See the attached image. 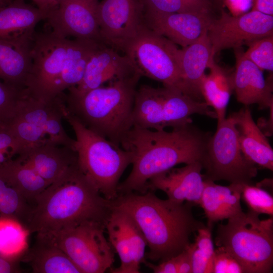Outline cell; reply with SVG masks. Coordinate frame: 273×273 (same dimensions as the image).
I'll return each mask as SVG.
<instances>
[{"mask_svg":"<svg viewBox=\"0 0 273 273\" xmlns=\"http://www.w3.org/2000/svg\"><path fill=\"white\" fill-rule=\"evenodd\" d=\"M204 181L199 205L207 218V226L212 229L215 222L228 219L243 211L240 200L244 184L231 183L224 186L206 178Z\"/></svg>","mask_w":273,"mask_h":273,"instance_id":"obj_24","label":"cell"},{"mask_svg":"<svg viewBox=\"0 0 273 273\" xmlns=\"http://www.w3.org/2000/svg\"><path fill=\"white\" fill-rule=\"evenodd\" d=\"M112 206V201L99 193L78 164L39 196L26 227L30 233L45 235L87 222L106 226Z\"/></svg>","mask_w":273,"mask_h":273,"instance_id":"obj_2","label":"cell"},{"mask_svg":"<svg viewBox=\"0 0 273 273\" xmlns=\"http://www.w3.org/2000/svg\"><path fill=\"white\" fill-rule=\"evenodd\" d=\"M143 263L154 273H178L176 256L161 261L158 265L151 263L146 260Z\"/></svg>","mask_w":273,"mask_h":273,"instance_id":"obj_40","label":"cell"},{"mask_svg":"<svg viewBox=\"0 0 273 273\" xmlns=\"http://www.w3.org/2000/svg\"><path fill=\"white\" fill-rule=\"evenodd\" d=\"M122 52L128 57L142 76L161 82L163 86L184 93L180 49L168 38L146 27L125 46Z\"/></svg>","mask_w":273,"mask_h":273,"instance_id":"obj_10","label":"cell"},{"mask_svg":"<svg viewBox=\"0 0 273 273\" xmlns=\"http://www.w3.org/2000/svg\"><path fill=\"white\" fill-rule=\"evenodd\" d=\"M213 273H245L239 261L222 247L214 250Z\"/></svg>","mask_w":273,"mask_h":273,"instance_id":"obj_39","label":"cell"},{"mask_svg":"<svg viewBox=\"0 0 273 273\" xmlns=\"http://www.w3.org/2000/svg\"><path fill=\"white\" fill-rule=\"evenodd\" d=\"M141 77L137 73L82 94L67 90L65 108L86 128L120 147L123 137L133 126L134 97Z\"/></svg>","mask_w":273,"mask_h":273,"instance_id":"obj_4","label":"cell"},{"mask_svg":"<svg viewBox=\"0 0 273 273\" xmlns=\"http://www.w3.org/2000/svg\"><path fill=\"white\" fill-rule=\"evenodd\" d=\"M241 264L245 273H270L273 266L272 216L243 211L219 224L215 240Z\"/></svg>","mask_w":273,"mask_h":273,"instance_id":"obj_6","label":"cell"},{"mask_svg":"<svg viewBox=\"0 0 273 273\" xmlns=\"http://www.w3.org/2000/svg\"><path fill=\"white\" fill-rule=\"evenodd\" d=\"M102 44L92 39L70 40L65 65L59 82L60 94L80 82L90 58Z\"/></svg>","mask_w":273,"mask_h":273,"instance_id":"obj_29","label":"cell"},{"mask_svg":"<svg viewBox=\"0 0 273 273\" xmlns=\"http://www.w3.org/2000/svg\"><path fill=\"white\" fill-rule=\"evenodd\" d=\"M5 262L3 258L0 257V272H2L4 267Z\"/></svg>","mask_w":273,"mask_h":273,"instance_id":"obj_47","label":"cell"},{"mask_svg":"<svg viewBox=\"0 0 273 273\" xmlns=\"http://www.w3.org/2000/svg\"><path fill=\"white\" fill-rule=\"evenodd\" d=\"M64 119L75 134L79 166L99 193L113 201L118 196L119 179L133 159L132 154L92 131L64 110Z\"/></svg>","mask_w":273,"mask_h":273,"instance_id":"obj_5","label":"cell"},{"mask_svg":"<svg viewBox=\"0 0 273 273\" xmlns=\"http://www.w3.org/2000/svg\"><path fill=\"white\" fill-rule=\"evenodd\" d=\"M33 35L0 38V80L20 90L25 89L31 68Z\"/></svg>","mask_w":273,"mask_h":273,"instance_id":"obj_23","label":"cell"},{"mask_svg":"<svg viewBox=\"0 0 273 273\" xmlns=\"http://www.w3.org/2000/svg\"><path fill=\"white\" fill-rule=\"evenodd\" d=\"M211 12L158 13L146 10V26L176 44L186 47L198 39L213 19Z\"/></svg>","mask_w":273,"mask_h":273,"instance_id":"obj_17","label":"cell"},{"mask_svg":"<svg viewBox=\"0 0 273 273\" xmlns=\"http://www.w3.org/2000/svg\"><path fill=\"white\" fill-rule=\"evenodd\" d=\"M27 228L14 218L0 216V257L14 261L21 259L29 248Z\"/></svg>","mask_w":273,"mask_h":273,"instance_id":"obj_31","label":"cell"},{"mask_svg":"<svg viewBox=\"0 0 273 273\" xmlns=\"http://www.w3.org/2000/svg\"><path fill=\"white\" fill-rule=\"evenodd\" d=\"M13 0H0V6L3 7L9 5Z\"/></svg>","mask_w":273,"mask_h":273,"instance_id":"obj_46","label":"cell"},{"mask_svg":"<svg viewBox=\"0 0 273 273\" xmlns=\"http://www.w3.org/2000/svg\"><path fill=\"white\" fill-rule=\"evenodd\" d=\"M64 94L47 102L26 94L21 100L9 125L23 150L47 143L75 149V140L62 123L65 104Z\"/></svg>","mask_w":273,"mask_h":273,"instance_id":"obj_8","label":"cell"},{"mask_svg":"<svg viewBox=\"0 0 273 273\" xmlns=\"http://www.w3.org/2000/svg\"><path fill=\"white\" fill-rule=\"evenodd\" d=\"M37 7L50 13L56 9L59 4V0H32Z\"/></svg>","mask_w":273,"mask_h":273,"instance_id":"obj_44","label":"cell"},{"mask_svg":"<svg viewBox=\"0 0 273 273\" xmlns=\"http://www.w3.org/2000/svg\"><path fill=\"white\" fill-rule=\"evenodd\" d=\"M26 94L0 80V123H9L15 115L19 103Z\"/></svg>","mask_w":273,"mask_h":273,"instance_id":"obj_37","label":"cell"},{"mask_svg":"<svg viewBox=\"0 0 273 273\" xmlns=\"http://www.w3.org/2000/svg\"><path fill=\"white\" fill-rule=\"evenodd\" d=\"M9 123H0V171L21 151L20 145Z\"/></svg>","mask_w":273,"mask_h":273,"instance_id":"obj_38","label":"cell"},{"mask_svg":"<svg viewBox=\"0 0 273 273\" xmlns=\"http://www.w3.org/2000/svg\"><path fill=\"white\" fill-rule=\"evenodd\" d=\"M17 157L32 166L50 184L78 164L74 149L51 143L25 149Z\"/></svg>","mask_w":273,"mask_h":273,"instance_id":"obj_21","label":"cell"},{"mask_svg":"<svg viewBox=\"0 0 273 273\" xmlns=\"http://www.w3.org/2000/svg\"><path fill=\"white\" fill-rule=\"evenodd\" d=\"M176 257L178 273H192L191 256L188 248L176 255Z\"/></svg>","mask_w":273,"mask_h":273,"instance_id":"obj_42","label":"cell"},{"mask_svg":"<svg viewBox=\"0 0 273 273\" xmlns=\"http://www.w3.org/2000/svg\"><path fill=\"white\" fill-rule=\"evenodd\" d=\"M244 56L261 70H273V35L263 37L249 43Z\"/></svg>","mask_w":273,"mask_h":273,"instance_id":"obj_35","label":"cell"},{"mask_svg":"<svg viewBox=\"0 0 273 273\" xmlns=\"http://www.w3.org/2000/svg\"><path fill=\"white\" fill-rule=\"evenodd\" d=\"M236 119L233 115L217 123L210 136L202 161L204 178L231 184H251L257 174L256 165L244 156L240 145Z\"/></svg>","mask_w":273,"mask_h":273,"instance_id":"obj_9","label":"cell"},{"mask_svg":"<svg viewBox=\"0 0 273 273\" xmlns=\"http://www.w3.org/2000/svg\"><path fill=\"white\" fill-rule=\"evenodd\" d=\"M143 0H102L97 14L102 42L118 51L146 27Z\"/></svg>","mask_w":273,"mask_h":273,"instance_id":"obj_14","label":"cell"},{"mask_svg":"<svg viewBox=\"0 0 273 273\" xmlns=\"http://www.w3.org/2000/svg\"><path fill=\"white\" fill-rule=\"evenodd\" d=\"M105 230L109 242L120 260L118 267H111L112 273H139L145 259L147 246L142 232L126 212L113 207Z\"/></svg>","mask_w":273,"mask_h":273,"instance_id":"obj_15","label":"cell"},{"mask_svg":"<svg viewBox=\"0 0 273 273\" xmlns=\"http://www.w3.org/2000/svg\"><path fill=\"white\" fill-rule=\"evenodd\" d=\"M97 6L88 0H59L57 8L47 18L51 31L62 38L88 39L103 43Z\"/></svg>","mask_w":273,"mask_h":273,"instance_id":"obj_16","label":"cell"},{"mask_svg":"<svg viewBox=\"0 0 273 273\" xmlns=\"http://www.w3.org/2000/svg\"><path fill=\"white\" fill-rule=\"evenodd\" d=\"M239 133L241 151L256 165L272 171L273 150L265 135L254 121L247 106L233 113Z\"/></svg>","mask_w":273,"mask_h":273,"instance_id":"obj_25","label":"cell"},{"mask_svg":"<svg viewBox=\"0 0 273 273\" xmlns=\"http://www.w3.org/2000/svg\"><path fill=\"white\" fill-rule=\"evenodd\" d=\"M179 59L184 93L195 100L204 101L201 91L202 81L205 70L214 61L207 32L180 49Z\"/></svg>","mask_w":273,"mask_h":273,"instance_id":"obj_22","label":"cell"},{"mask_svg":"<svg viewBox=\"0 0 273 273\" xmlns=\"http://www.w3.org/2000/svg\"><path fill=\"white\" fill-rule=\"evenodd\" d=\"M0 175L14 187L30 204L34 205L39 196L51 185L32 166L18 157L1 169Z\"/></svg>","mask_w":273,"mask_h":273,"instance_id":"obj_28","label":"cell"},{"mask_svg":"<svg viewBox=\"0 0 273 273\" xmlns=\"http://www.w3.org/2000/svg\"><path fill=\"white\" fill-rule=\"evenodd\" d=\"M196 233L194 242L187 247L191 256L192 273H213L215 249L211 229L205 225Z\"/></svg>","mask_w":273,"mask_h":273,"instance_id":"obj_33","label":"cell"},{"mask_svg":"<svg viewBox=\"0 0 273 273\" xmlns=\"http://www.w3.org/2000/svg\"><path fill=\"white\" fill-rule=\"evenodd\" d=\"M210 72L205 75L201 91L204 101L214 109L217 123L225 118L226 107L233 91L231 77L214 61L209 67Z\"/></svg>","mask_w":273,"mask_h":273,"instance_id":"obj_30","label":"cell"},{"mask_svg":"<svg viewBox=\"0 0 273 273\" xmlns=\"http://www.w3.org/2000/svg\"><path fill=\"white\" fill-rule=\"evenodd\" d=\"M241 198L246 204L248 210L259 215L265 214L272 216V196L260 186H253L251 184H244Z\"/></svg>","mask_w":273,"mask_h":273,"instance_id":"obj_36","label":"cell"},{"mask_svg":"<svg viewBox=\"0 0 273 273\" xmlns=\"http://www.w3.org/2000/svg\"><path fill=\"white\" fill-rule=\"evenodd\" d=\"M251 10L273 16V0H254Z\"/></svg>","mask_w":273,"mask_h":273,"instance_id":"obj_43","label":"cell"},{"mask_svg":"<svg viewBox=\"0 0 273 273\" xmlns=\"http://www.w3.org/2000/svg\"><path fill=\"white\" fill-rule=\"evenodd\" d=\"M112 204L134 220L149 248L147 257L154 261L179 254L191 243V235L205 225L193 216V204L161 199L151 190L118 195Z\"/></svg>","mask_w":273,"mask_h":273,"instance_id":"obj_3","label":"cell"},{"mask_svg":"<svg viewBox=\"0 0 273 273\" xmlns=\"http://www.w3.org/2000/svg\"><path fill=\"white\" fill-rule=\"evenodd\" d=\"M34 273H81L69 257L59 247L36 236L31 248L21 258Z\"/></svg>","mask_w":273,"mask_h":273,"instance_id":"obj_27","label":"cell"},{"mask_svg":"<svg viewBox=\"0 0 273 273\" xmlns=\"http://www.w3.org/2000/svg\"><path fill=\"white\" fill-rule=\"evenodd\" d=\"M90 2L92 3L93 4H94L95 5H98V0H88Z\"/></svg>","mask_w":273,"mask_h":273,"instance_id":"obj_48","label":"cell"},{"mask_svg":"<svg viewBox=\"0 0 273 273\" xmlns=\"http://www.w3.org/2000/svg\"><path fill=\"white\" fill-rule=\"evenodd\" d=\"M209 137L191 124L170 131L132 126L120 143L133 159L130 174L118 185V195L145 193L153 176L179 164L202 163Z\"/></svg>","mask_w":273,"mask_h":273,"instance_id":"obj_1","label":"cell"},{"mask_svg":"<svg viewBox=\"0 0 273 273\" xmlns=\"http://www.w3.org/2000/svg\"><path fill=\"white\" fill-rule=\"evenodd\" d=\"M146 10L158 13L211 12L209 0H143Z\"/></svg>","mask_w":273,"mask_h":273,"instance_id":"obj_34","label":"cell"},{"mask_svg":"<svg viewBox=\"0 0 273 273\" xmlns=\"http://www.w3.org/2000/svg\"><path fill=\"white\" fill-rule=\"evenodd\" d=\"M105 231L103 224L87 222L36 236L61 249L81 273H103L112 267L115 261L114 251Z\"/></svg>","mask_w":273,"mask_h":273,"instance_id":"obj_11","label":"cell"},{"mask_svg":"<svg viewBox=\"0 0 273 273\" xmlns=\"http://www.w3.org/2000/svg\"><path fill=\"white\" fill-rule=\"evenodd\" d=\"M70 40L59 37L52 31L35 32L31 49V68L25 87L28 96L47 102L63 94H60L59 85Z\"/></svg>","mask_w":273,"mask_h":273,"instance_id":"obj_12","label":"cell"},{"mask_svg":"<svg viewBox=\"0 0 273 273\" xmlns=\"http://www.w3.org/2000/svg\"><path fill=\"white\" fill-rule=\"evenodd\" d=\"M202 163L197 161L180 168H172L151 178L148 190L164 192L168 199L183 203L185 201L199 205L204 187Z\"/></svg>","mask_w":273,"mask_h":273,"instance_id":"obj_19","label":"cell"},{"mask_svg":"<svg viewBox=\"0 0 273 273\" xmlns=\"http://www.w3.org/2000/svg\"><path fill=\"white\" fill-rule=\"evenodd\" d=\"M137 73L126 55H120L117 50L103 44L90 58L80 82L67 90L82 94L107 82L126 78Z\"/></svg>","mask_w":273,"mask_h":273,"instance_id":"obj_18","label":"cell"},{"mask_svg":"<svg viewBox=\"0 0 273 273\" xmlns=\"http://www.w3.org/2000/svg\"><path fill=\"white\" fill-rule=\"evenodd\" d=\"M235 70L231 77L237 101L245 106L257 104L260 109L272 107V85L263 71L246 58L240 48L235 49Z\"/></svg>","mask_w":273,"mask_h":273,"instance_id":"obj_20","label":"cell"},{"mask_svg":"<svg viewBox=\"0 0 273 273\" xmlns=\"http://www.w3.org/2000/svg\"><path fill=\"white\" fill-rule=\"evenodd\" d=\"M49 14L24 0H13L7 6H0V38L13 39L33 36L36 25L47 19Z\"/></svg>","mask_w":273,"mask_h":273,"instance_id":"obj_26","label":"cell"},{"mask_svg":"<svg viewBox=\"0 0 273 273\" xmlns=\"http://www.w3.org/2000/svg\"><path fill=\"white\" fill-rule=\"evenodd\" d=\"M224 0H212L211 3L213 6H215L217 8L220 10L223 9L224 7Z\"/></svg>","mask_w":273,"mask_h":273,"instance_id":"obj_45","label":"cell"},{"mask_svg":"<svg viewBox=\"0 0 273 273\" xmlns=\"http://www.w3.org/2000/svg\"><path fill=\"white\" fill-rule=\"evenodd\" d=\"M213 18L207 30L212 55L225 49L240 48L257 39L273 35V16L256 11L233 16L223 9Z\"/></svg>","mask_w":273,"mask_h":273,"instance_id":"obj_13","label":"cell"},{"mask_svg":"<svg viewBox=\"0 0 273 273\" xmlns=\"http://www.w3.org/2000/svg\"><path fill=\"white\" fill-rule=\"evenodd\" d=\"M212 117L214 112L204 101L194 99L177 89L142 85L134 97L133 126L152 130L176 128L192 122L191 115Z\"/></svg>","mask_w":273,"mask_h":273,"instance_id":"obj_7","label":"cell"},{"mask_svg":"<svg viewBox=\"0 0 273 273\" xmlns=\"http://www.w3.org/2000/svg\"><path fill=\"white\" fill-rule=\"evenodd\" d=\"M254 0H224L225 6L233 16L245 14L253 7Z\"/></svg>","mask_w":273,"mask_h":273,"instance_id":"obj_41","label":"cell"},{"mask_svg":"<svg viewBox=\"0 0 273 273\" xmlns=\"http://www.w3.org/2000/svg\"><path fill=\"white\" fill-rule=\"evenodd\" d=\"M32 208L22 194L0 175V216L14 218L26 226Z\"/></svg>","mask_w":273,"mask_h":273,"instance_id":"obj_32","label":"cell"}]
</instances>
